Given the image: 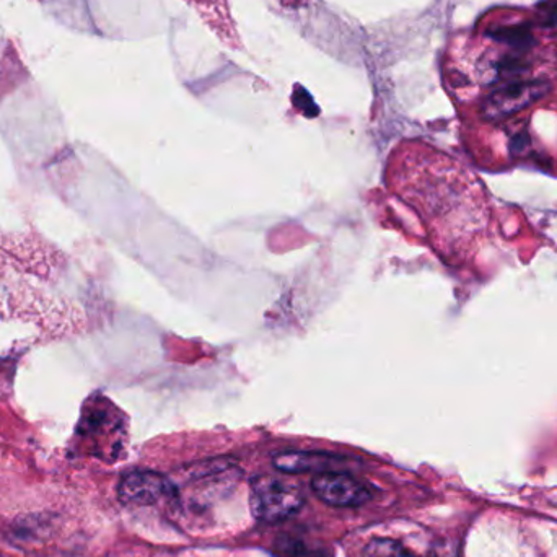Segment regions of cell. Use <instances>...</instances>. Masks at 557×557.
I'll return each instance as SVG.
<instances>
[{
  "mask_svg": "<svg viewBox=\"0 0 557 557\" xmlns=\"http://www.w3.org/2000/svg\"><path fill=\"white\" fill-rule=\"evenodd\" d=\"M251 510L260 522L276 523L295 516L304 506V494L294 484L273 476L251 481Z\"/></svg>",
  "mask_w": 557,
  "mask_h": 557,
  "instance_id": "6da1fadb",
  "label": "cell"
},
{
  "mask_svg": "<svg viewBox=\"0 0 557 557\" xmlns=\"http://www.w3.org/2000/svg\"><path fill=\"white\" fill-rule=\"evenodd\" d=\"M549 84L545 81L519 82L493 91L483 103V116L490 121L506 120L545 97Z\"/></svg>",
  "mask_w": 557,
  "mask_h": 557,
  "instance_id": "7a4b0ae2",
  "label": "cell"
},
{
  "mask_svg": "<svg viewBox=\"0 0 557 557\" xmlns=\"http://www.w3.org/2000/svg\"><path fill=\"white\" fill-rule=\"evenodd\" d=\"M311 490L318 499L333 507H359L372 499V490L366 483L343 471L318 474Z\"/></svg>",
  "mask_w": 557,
  "mask_h": 557,
  "instance_id": "3957f363",
  "label": "cell"
},
{
  "mask_svg": "<svg viewBox=\"0 0 557 557\" xmlns=\"http://www.w3.org/2000/svg\"><path fill=\"white\" fill-rule=\"evenodd\" d=\"M120 500L126 506L149 507L176 496V486L153 471H133L121 480Z\"/></svg>",
  "mask_w": 557,
  "mask_h": 557,
  "instance_id": "277c9868",
  "label": "cell"
},
{
  "mask_svg": "<svg viewBox=\"0 0 557 557\" xmlns=\"http://www.w3.org/2000/svg\"><path fill=\"white\" fill-rule=\"evenodd\" d=\"M346 460L337 455L317 454V451H284L274 457V467L282 473H331L341 471Z\"/></svg>",
  "mask_w": 557,
  "mask_h": 557,
  "instance_id": "5b68a950",
  "label": "cell"
},
{
  "mask_svg": "<svg viewBox=\"0 0 557 557\" xmlns=\"http://www.w3.org/2000/svg\"><path fill=\"white\" fill-rule=\"evenodd\" d=\"M367 553L370 557H416L411 553L405 552L401 545L392 540H373L367 546Z\"/></svg>",
  "mask_w": 557,
  "mask_h": 557,
  "instance_id": "8992f818",
  "label": "cell"
},
{
  "mask_svg": "<svg viewBox=\"0 0 557 557\" xmlns=\"http://www.w3.org/2000/svg\"><path fill=\"white\" fill-rule=\"evenodd\" d=\"M0 557H7V556L0 555Z\"/></svg>",
  "mask_w": 557,
  "mask_h": 557,
  "instance_id": "52a82bcc",
  "label": "cell"
}]
</instances>
